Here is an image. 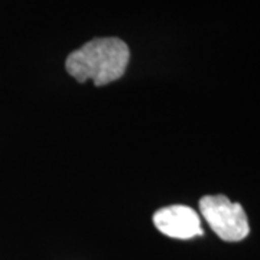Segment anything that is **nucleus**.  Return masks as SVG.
Wrapping results in <instances>:
<instances>
[{
    "label": "nucleus",
    "mask_w": 260,
    "mask_h": 260,
    "mask_svg": "<svg viewBox=\"0 0 260 260\" xmlns=\"http://www.w3.org/2000/svg\"><path fill=\"white\" fill-rule=\"evenodd\" d=\"M153 224L159 232L172 239L188 240L203 236L200 215L186 205H169L153 214Z\"/></svg>",
    "instance_id": "3"
},
{
    "label": "nucleus",
    "mask_w": 260,
    "mask_h": 260,
    "mask_svg": "<svg viewBox=\"0 0 260 260\" xmlns=\"http://www.w3.org/2000/svg\"><path fill=\"white\" fill-rule=\"evenodd\" d=\"M200 211L213 232L224 242H240L250 233L247 215L239 203L225 195H205L200 200Z\"/></svg>",
    "instance_id": "2"
},
{
    "label": "nucleus",
    "mask_w": 260,
    "mask_h": 260,
    "mask_svg": "<svg viewBox=\"0 0 260 260\" xmlns=\"http://www.w3.org/2000/svg\"><path fill=\"white\" fill-rule=\"evenodd\" d=\"M129 59L130 51L124 41L95 38L68 55L65 70L78 83L93 80L95 85H107L123 77Z\"/></svg>",
    "instance_id": "1"
}]
</instances>
